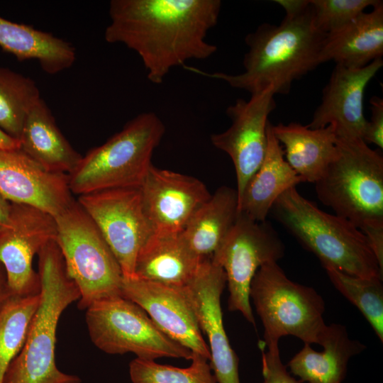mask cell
<instances>
[{
    "label": "cell",
    "instance_id": "28",
    "mask_svg": "<svg viewBox=\"0 0 383 383\" xmlns=\"http://www.w3.org/2000/svg\"><path fill=\"white\" fill-rule=\"evenodd\" d=\"M40 294L13 296L0 310V383L26 340Z\"/></svg>",
    "mask_w": 383,
    "mask_h": 383
},
{
    "label": "cell",
    "instance_id": "17",
    "mask_svg": "<svg viewBox=\"0 0 383 383\" xmlns=\"http://www.w3.org/2000/svg\"><path fill=\"white\" fill-rule=\"evenodd\" d=\"M382 65V59L361 68L335 65L307 126L316 129L331 126L338 138L362 139L367 121L363 109L365 91Z\"/></svg>",
    "mask_w": 383,
    "mask_h": 383
},
{
    "label": "cell",
    "instance_id": "36",
    "mask_svg": "<svg viewBox=\"0 0 383 383\" xmlns=\"http://www.w3.org/2000/svg\"><path fill=\"white\" fill-rule=\"evenodd\" d=\"M11 296L13 295L8 286L5 270L0 263V310Z\"/></svg>",
    "mask_w": 383,
    "mask_h": 383
},
{
    "label": "cell",
    "instance_id": "14",
    "mask_svg": "<svg viewBox=\"0 0 383 383\" xmlns=\"http://www.w3.org/2000/svg\"><path fill=\"white\" fill-rule=\"evenodd\" d=\"M121 295L141 307L167 336L210 361L194 307L184 287L123 277Z\"/></svg>",
    "mask_w": 383,
    "mask_h": 383
},
{
    "label": "cell",
    "instance_id": "3",
    "mask_svg": "<svg viewBox=\"0 0 383 383\" xmlns=\"http://www.w3.org/2000/svg\"><path fill=\"white\" fill-rule=\"evenodd\" d=\"M40 299L23 345L10 364L3 383H81L76 375L60 371L55 362L56 333L64 310L80 298L69 277L55 240L38 252Z\"/></svg>",
    "mask_w": 383,
    "mask_h": 383
},
{
    "label": "cell",
    "instance_id": "31",
    "mask_svg": "<svg viewBox=\"0 0 383 383\" xmlns=\"http://www.w3.org/2000/svg\"><path fill=\"white\" fill-rule=\"evenodd\" d=\"M379 0H309L313 22L322 33L335 31L365 12L375 6Z\"/></svg>",
    "mask_w": 383,
    "mask_h": 383
},
{
    "label": "cell",
    "instance_id": "27",
    "mask_svg": "<svg viewBox=\"0 0 383 383\" xmlns=\"http://www.w3.org/2000/svg\"><path fill=\"white\" fill-rule=\"evenodd\" d=\"M40 99L34 80L0 66V129L18 140L28 113Z\"/></svg>",
    "mask_w": 383,
    "mask_h": 383
},
{
    "label": "cell",
    "instance_id": "26",
    "mask_svg": "<svg viewBox=\"0 0 383 383\" xmlns=\"http://www.w3.org/2000/svg\"><path fill=\"white\" fill-rule=\"evenodd\" d=\"M0 47L19 61L38 60L42 70L55 74L71 67L75 48L51 33L0 16Z\"/></svg>",
    "mask_w": 383,
    "mask_h": 383
},
{
    "label": "cell",
    "instance_id": "8",
    "mask_svg": "<svg viewBox=\"0 0 383 383\" xmlns=\"http://www.w3.org/2000/svg\"><path fill=\"white\" fill-rule=\"evenodd\" d=\"M250 298L264 327L265 346L279 345L286 335L296 337L304 344H319L327 326L323 299L313 288L289 279L277 262L258 269L250 284Z\"/></svg>",
    "mask_w": 383,
    "mask_h": 383
},
{
    "label": "cell",
    "instance_id": "13",
    "mask_svg": "<svg viewBox=\"0 0 383 383\" xmlns=\"http://www.w3.org/2000/svg\"><path fill=\"white\" fill-rule=\"evenodd\" d=\"M56 233L52 216L30 206L12 204L9 224L0 232V263L13 296L40 293V277L33 268V260L55 240Z\"/></svg>",
    "mask_w": 383,
    "mask_h": 383
},
{
    "label": "cell",
    "instance_id": "15",
    "mask_svg": "<svg viewBox=\"0 0 383 383\" xmlns=\"http://www.w3.org/2000/svg\"><path fill=\"white\" fill-rule=\"evenodd\" d=\"M226 284L224 270L211 257L203 261L185 288L200 329L208 338L210 365L217 383H240L239 359L231 346L223 322L221 296Z\"/></svg>",
    "mask_w": 383,
    "mask_h": 383
},
{
    "label": "cell",
    "instance_id": "24",
    "mask_svg": "<svg viewBox=\"0 0 383 383\" xmlns=\"http://www.w3.org/2000/svg\"><path fill=\"white\" fill-rule=\"evenodd\" d=\"M272 129L284 147L286 161L303 182H316L336 155L337 136L333 127L313 129L291 122L272 125Z\"/></svg>",
    "mask_w": 383,
    "mask_h": 383
},
{
    "label": "cell",
    "instance_id": "7",
    "mask_svg": "<svg viewBox=\"0 0 383 383\" xmlns=\"http://www.w3.org/2000/svg\"><path fill=\"white\" fill-rule=\"evenodd\" d=\"M57 243L69 277L80 294L78 307L121 295V267L99 228L75 199L54 217Z\"/></svg>",
    "mask_w": 383,
    "mask_h": 383
},
{
    "label": "cell",
    "instance_id": "9",
    "mask_svg": "<svg viewBox=\"0 0 383 383\" xmlns=\"http://www.w3.org/2000/svg\"><path fill=\"white\" fill-rule=\"evenodd\" d=\"M91 340L103 352L134 353L137 358L191 360L192 353L164 333L138 305L122 295L97 301L87 309Z\"/></svg>",
    "mask_w": 383,
    "mask_h": 383
},
{
    "label": "cell",
    "instance_id": "21",
    "mask_svg": "<svg viewBox=\"0 0 383 383\" xmlns=\"http://www.w3.org/2000/svg\"><path fill=\"white\" fill-rule=\"evenodd\" d=\"M319 345L321 352L304 344L287 363L291 372L307 383H341L344 379L350 359L362 353L366 346L352 340L345 326L327 325Z\"/></svg>",
    "mask_w": 383,
    "mask_h": 383
},
{
    "label": "cell",
    "instance_id": "33",
    "mask_svg": "<svg viewBox=\"0 0 383 383\" xmlns=\"http://www.w3.org/2000/svg\"><path fill=\"white\" fill-rule=\"evenodd\" d=\"M371 118L367 121L362 140L368 145L383 148V99L374 96L370 99Z\"/></svg>",
    "mask_w": 383,
    "mask_h": 383
},
{
    "label": "cell",
    "instance_id": "37",
    "mask_svg": "<svg viewBox=\"0 0 383 383\" xmlns=\"http://www.w3.org/2000/svg\"><path fill=\"white\" fill-rule=\"evenodd\" d=\"M19 148V141L0 129V149L12 150Z\"/></svg>",
    "mask_w": 383,
    "mask_h": 383
},
{
    "label": "cell",
    "instance_id": "30",
    "mask_svg": "<svg viewBox=\"0 0 383 383\" xmlns=\"http://www.w3.org/2000/svg\"><path fill=\"white\" fill-rule=\"evenodd\" d=\"M192 364L184 368L135 358L129 364L132 383H217L206 358L192 353Z\"/></svg>",
    "mask_w": 383,
    "mask_h": 383
},
{
    "label": "cell",
    "instance_id": "23",
    "mask_svg": "<svg viewBox=\"0 0 383 383\" xmlns=\"http://www.w3.org/2000/svg\"><path fill=\"white\" fill-rule=\"evenodd\" d=\"M18 140L19 149L50 172L68 174L82 157L63 135L43 99L28 113Z\"/></svg>",
    "mask_w": 383,
    "mask_h": 383
},
{
    "label": "cell",
    "instance_id": "35",
    "mask_svg": "<svg viewBox=\"0 0 383 383\" xmlns=\"http://www.w3.org/2000/svg\"><path fill=\"white\" fill-rule=\"evenodd\" d=\"M12 204L0 192V232L8 227L11 214Z\"/></svg>",
    "mask_w": 383,
    "mask_h": 383
},
{
    "label": "cell",
    "instance_id": "6",
    "mask_svg": "<svg viewBox=\"0 0 383 383\" xmlns=\"http://www.w3.org/2000/svg\"><path fill=\"white\" fill-rule=\"evenodd\" d=\"M317 197L358 228L383 223V157L362 138H338L336 155L315 182Z\"/></svg>",
    "mask_w": 383,
    "mask_h": 383
},
{
    "label": "cell",
    "instance_id": "10",
    "mask_svg": "<svg viewBox=\"0 0 383 383\" xmlns=\"http://www.w3.org/2000/svg\"><path fill=\"white\" fill-rule=\"evenodd\" d=\"M284 252V244L270 222H257L238 213L233 226L211 257L226 274L229 311L241 313L255 327L250 302L252 280L261 266L277 262Z\"/></svg>",
    "mask_w": 383,
    "mask_h": 383
},
{
    "label": "cell",
    "instance_id": "20",
    "mask_svg": "<svg viewBox=\"0 0 383 383\" xmlns=\"http://www.w3.org/2000/svg\"><path fill=\"white\" fill-rule=\"evenodd\" d=\"M204 260L189 249L180 233L153 232L138 254L134 277L184 287L195 277Z\"/></svg>",
    "mask_w": 383,
    "mask_h": 383
},
{
    "label": "cell",
    "instance_id": "22",
    "mask_svg": "<svg viewBox=\"0 0 383 383\" xmlns=\"http://www.w3.org/2000/svg\"><path fill=\"white\" fill-rule=\"evenodd\" d=\"M272 125L269 121L264 160L247 183L238 203V213L257 222L267 220L272 205L280 195L303 182L284 160L282 147L273 134Z\"/></svg>",
    "mask_w": 383,
    "mask_h": 383
},
{
    "label": "cell",
    "instance_id": "19",
    "mask_svg": "<svg viewBox=\"0 0 383 383\" xmlns=\"http://www.w3.org/2000/svg\"><path fill=\"white\" fill-rule=\"evenodd\" d=\"M383 55V3L363 12L343 28L326 35L320 63L333 61L350 68H361Z\"/></svg>",
    "mask_w": 383,
    "mask_h": 383
},
{
    "label": "cell",
    "instance_id": "2",
    "mask_svg": "<svg viewBox=\"0 0 383 383\" xmlns=\"http://www.w3.org/2000/svg\"><path fill=\"white\" fill-rule=\"evenodd\" d=\"M285 11L279 25L265 23L245 38L244 72L205 74L253 94L269 87L287 94L294 81L316 69L325 33L315 26L309 0H276Z\"/></svg>",
    "mask_w": 383,
    "mask_h": 383
},
{
    "label": "cell",
    "instance_id": "16",
    "mask_svg": "<svg viewBox=\"0 0 383 383\" xmlns=\"http://www.w3.org/2000/svg\"><path fill=\"white\" fill-rule=\"evenodd\" d=\"M140 189L146 216L160 233H180L211 195L199 179L153 165Z\"/></svg>",
    "mask_w": 383,
    "mask_h": 383
},
{
    "label": "cell",
    "instance_id": "12",
    "mask_svg": "<svg viewBox=\"0 0 383 383\" xmlns=\"http://www.w3.org/2000/svg\"><path fill=\"white\" fill-rule=\"evenodd\" d=\"M274 94L272 87H269L251 94L248 101L237 99L226 111L231 120V126L211 135L213 145L228 154L233 163L238 203L247 183L264 160L268 116L276 108Z\"/></svg>",
    "mask_w": 383,
    "mask_h": 383
},
{
    "label": "cell",
    "instance_id": "29",
    "mask_svg": "<svg viewBox=\"0 0 383 383\" xmlns=\"http://www.w3.org/2000/svg\"><path fill=\"white\" fill-rule=\"evenodd\" d=\"M323 267L335 289L359 309L382 343V279L352 276L328 265Z\"/></svg>",
    "mask_w": 383,
    "mask_h": 383
},
{
    "label": "cell",
    "instance_id": "11",
    "mask_svg": "<svg viewBox=\"0 0 383 383\" xmlns=\"http://www.w3.org/2000/svg\"><path fill=\"white\" fill-rule=\"evenodd\" d=\"M77 201L99 228L123 277H134L138 254L153 233L140 187L101 190L80 195Z\"/></svg>",
    "mask_w": 383,
    "mask_h": 383
},
{
    "label": "cell",
    "instance_id": "5",
    "mask_svg": "<svg viewBox=\"0 0 383 383\" xmlns=\"http://www.w3.org/2000/svg\"><path fill=\"white\" fill-rule=\"evenodd\" d=\"M165 131L163 122L153 112L129 121L104 143L89 150L67 174L72 194L140 187Z\"/></svg>",
    "mask_w": 383,
    "mask_h": 383
},
{
    "label": "cell",
    "instance_id": "4",
    "mask_svg": "<svg viewBox=\"0 0 383 383\" xmlns=\"http://www.w3.org/2000/svg\"><path fill=\"white\" fill-rule=\"evenodd\" d=\"M270 213L322 265L352 276L382 279L383 271L361 230L346 218L320 209L296 187L280 195Z\"/></svg>",
    "mask_w": 383,
    "mask_h": 383
},
{
    "label": "cell",
    "instance_id": "1",
    "mask_svg": "<svg viewBox=\"0 0 383 383\" xmlns=\"http://www.w3.org/2000/svg\"><path fill=\"white\" fill-rule=\"evenodd\" d=\"M221 5L220 0H112L104 38L134 50L148 79L159 84L172 68L216 52L206 38Z\"/></svg>",
    "mask_w": 383,
    "mask_h": 383
},
{
    "label": "cell",
    "instance_id": "34",
    "mask_svg": "<svg viewBox=\"0 0 383 383\" xmlns=\"http://www.w3.org/2000/svg\"><path fill=\"white\" fill-rule=\"evenodd\" d=\"M383 271V223H368L360 228Z\"/></svg>",
    "mask_w": 383,
    "mask_h": 383
},
{
    "label": "cell",
    "instance_id": "32",
    "mask_svg": "<svg viewBox=\"0 0 383 383\" xmlns=\"http://www.w3.org/2000/svg\"><path fill=\"white\" fill-rule=\"evenodd\" d=\"M263 345L261 341L263 383H301L291 376L282 362L279 345Z\"/></svg>",
    "mask_w": 383,
    "mask_h": 383
},
{
    "label": "cell",
    "instance_id": "18",
    "mask_svg": "<svg viewBox=\"0 0 383 383\" xmlns=\"http://www.w3.org/2000/svg\"><path fill=\"white\" fill-rule=\"evenodd\" d=\"M0 192L55 217L73 201L68 175L47 171L20 149H0Z\"/></svg>",
    "mask_w": 383,
    "mask_h": 383
},
{
    "label": "cell",
    "instance_id": "25",
    "mask_svg": "<svg viewBox=\"0 0 383 383\" xmlns=\"http://www.w3.org/2000/svg\"><path fill=\"white\" fill-rule=\"evenodd\" d=\"M238 214L236 189L222 186L192 215L180 235L202 260L211 258L233 226Z\"/></svg>",
    "mask_w": 383,
    "mask_h": 383
}]
</instances>
